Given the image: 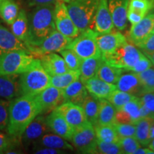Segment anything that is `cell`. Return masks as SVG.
<instances>
[{"instance_id":"cell-1","label":"cell","mask_w":154,"mask_h":154,"mask_svg":"<svg viewBox=\"0 0 154 154\" xmlns=\"http://www.w3.org/2000/svg\"><path fill=\"white\" fill-rule=\"evenodd\" d=\"M40 114L41 109L35 96L22 95L11 100L7 132L21 138L26 127Z\"/></svg>"},{"instance_id":"cell-2","label":"cell","mask_w":154,"mask_h":154,"mask_svg":"<svg viewBox=\"0 0 154 154\" xmlns=\"http://www.w3.org/2000/svg\"><path fill=\"white\" fill-rule=\"evenodd\" d=\"M54 11V5L37 6L27 14L29 29V43L27 49L32 46L38 45L56 30Z\"/></svg>"},{"instance_id":"cell-3","label":"cell","mask_w":154,"mask_h":154,"mask_svg":"<svg viewBox=\"0 0 154 154\" xmlns=\"http://www.w3.org/2000/svg\"><path fill=\"white\" fill-rule=\"evenodd\" d=\"M51 86V76L42 66L39 59L32 68L19 75L20 96H36Z\"/></svg>"},{"instance_id":"cell-4","label":"cell","mask_w":154,"mask_h":154,"mask_svg":"<svg viewBox=\"0 0 154 154\" xmlns=\"http://www.w3.org/2000/svg\"><path fill=\"white\" fill-rule=\"evenodd\" d=\"M36 58L27 51L14 50L0 55V76L21 74L37 62Z\"/></svg>"},{"instance_id":"cell-5","label":"cell","mask_w":154,"mask_h":154,"mask_svg":"<svg viewBox=\"0 0 154 154\" xmlns=\"http://www.w3.org/2000/svg\"><path fill=\"white\" fill-rule=\"evenodd\" d=\"M99 1L72 0L66 5L69 14L80 32L94 28V19Z\"/></svg>"},{"instance_id":"cell-6","label":"cell","mask_w":154,"mask_h":154,"mask_svg":"<svg viewBox=\"0 0 154 154\" xmlns=\"http://www.w3.org/2000/svg\"><path fill=\"white\" fill-rule=\"evenodd\" d=\"M143 54L136 46L126 42L113 53L101 56L106 63L128 71L138 63Z\"/></svg>"},{"instance_id":"cell-7","label":"cell","mask_w":154,"mask_h":154,"mask_svg":"<svg viewBox=\"0 0 154 154\" xmlns=\"http://www.w3.org/2000/svg\"><path fill=\"white\" fill-rule=\"evenodd\" d=\"M96 32L88 29L80 32L71 41L66 49L74 51L82 60L91 57H101V53L96 42Z\"/></svg>"},{"instance_id":"cell-8","label":"cell","mask_w":154,"mask_h":154,"mask_svg":"<svg viewBox=\"0 0 154 154\" xmlns=\"http://www.w3.org/2000/svg\"><path fill=\"white\" fill-rule=\"evenodd\" d=\"M70 141L80 153H96L97 137L94 126L88 121L74 130Z\"/></svg>"},{"instance_id":"cell-9","label":"cell","mask_w":154,"mask_h":154,"mask_svg":"<svg viewBox=\"0 0 154 154\" xmlns=\"http://www.w3.org/2000/svg\"><path fill=\"white\" fill-rule=\"evenodd\" d=\"M72 40L56 29L38 45L29 47L28 51L34 57L38 58L46 54L59 52L66 49Z\"/></svg>"},{"instance_id":"cell-10","label":"cell","mask_w":154,"mask_h":154,"mask_svg":"<svg viewBox=\"0 0 154 154\" xmlns=\"http://www.w3.org/2000/svg\"><path fill=\"white\" fill-rule=\"evenodd\" d=\"M54 21L56 29L71 39L76 37L80 34L79 29L69 14L66 3L60 0L54 5Z\"/></svg>"},{"instance_id":"cell-11","label":"cell","mask_w":154,"mask_h":154,"mask_svg":"<svg viewBox=\"0 0 154 154\" xmlns=\"http://www.w3.org/2000/svg\"><path fill=\"white\" fill-rule=\"evenodd\" d=\"M50 131L46 122V117L40 114L34 119L26 127L21 136V143L24 149L33 146L43 135Z\"/></svg>"},{"instance_id":"cell-12","label":"cell","mask_w":154,"mask_h":154,"mask_svg":"<svg viewBox=\"0 0 154 154\" xmlns=\"http://www.w3.org/2000/svg\"><path fill=\"white\" fill-rule=\"evenodd\" d=\"M40 109L41 114L49 113L63 103L62 90L49 86L35 96Z\"/></svg>"},{"instance_id":"cell-13","label":"cell","mask_w":154,"mask_h":154,"mask_svg":"<svg viewBox=\"0 0 154 154\" xmlns=\"http://www.w3.org/2000/svg\"><path fill=\"white\" fill-rule=\"evenodd\" d=\"M55 109L74 130L88 122L83 107L80 105L69 101L63 102Z\"/></svg>"},{"instance_id":"cell-14","label":"cell","mask_w":154,"mask_h":154,"mask_svg":"<svg viewBox=\"0 0 154 154\" xmlns=\"http://www.w3.org/2000/svg\"><path fill=\"white\" fill-rule=\"evenodd\" d=\"M154 14H147L140 22L131 25L128 34V38L131 43L137 46L154 32Z\"/></svg>"},{"instance_id":"cell-15","label":"cell","mask_w":154,"mask_h":154,"mask_svg":"<svg viewBox=\"0 0 154 154\" xmlns=\"http://www.w3.org/2000/svg\"><path fill=\"white\" fill-rule=\"evenodd\" d=\"M97 33V32H96ZM96 42L101 55L113 53L127 42L126 37L120 32L96 34Z\"/></svg>"},{"instance_id":"cell-16","label":"cell","mask_w":154,"mask_h":154,"mask_svg":"<svg viewBox=\"0 0 154 154\" xmlns=\"http://www.w3.org/2000/svg\"><path fill=\"white\" fill-rule=\"evenodd\" d=\"M46 122L50 131L59 135L66 140L72 139L74 129L56 109L51 111L46 117Z\"/></svg>"},{"instance_id":"cell-17","label":"cell","mask_w":154,"mask_h":154,"mask_svg":"<svg viewBox=\"0 0 154 154\" xmlns=\"http://www.w3.org/2000/svg\"><path fill=\"white\" fill-rule=\"evenodd\" d=\"M114 27L109 9L108 0H99L95 15L94 30L97 33L106 34L112 32Z\"/></svg>"},{"instance_id":"cell-18","label":"cell","mask_w":154,"mask_h":154,"mask_svg":"<svg viewBox=\"0 0 154 154\" xmlns=\"http://www.w3.org/2000/svg\"><path fill=\"white\" fill-rule=\"evenodd\" d=\"M38 59L42 66L51 76L70 71L63 57L57 52L46 54L38 57Z\"/></svg>"},{"instance_id":"cell-19","label":"cell","mask_w":154,"mask_h":154,"mask_svg":"<svg viewBox=\"0 0 154 154\" xmlns=\"http://www.w3.org/2000/svg\"><path fill=\"white\" fill-rule=\"evenodd\" d=\"M129 0H108L114 26L119 31L124 30L127 26V11Z\"/></svg>"},{"instance_id":"cell-20","label":"cell","mask_w":154,"mask_h":154,"mask_svg":"<svg viewBox=\"0 0 154 154\" xmlns=\"http://www.w3.org/2000/svg\"><path fill=\"white\" fill-rule=\"evenodd\" d=\"M84 84L88 94L98 99H107L111 93L116 89L115 84L106 82L96 76L86 80Z\"/></svg>"},{"instance_id":"cell-21","label":"cell","mask_w":154,"mask_h":154,"mask_svg":"<svg viewBox=\"0 0 154 154\" xmlns=\"http://www.w3.org/2000/svg\"><path fill=\"white\" fill-rule=\"evenodd\" d=\"M19 75L0 76V99L12 100L20 96Z\"/></svg>"},{"instance_id":"cell-22","label":"cell","mask_w":154,"mask_h":154,"mask_svg":"<svg viewBox=\"0 0 154 154\" xmlns=\"http://www.w3.org/2000/svg\"><path fill=\"white\" fill-rule=\"evenodd\" d=\"M14 50L29 51L26 45L19 40L11 31L0 24V55Z\"/></svg>"},{"instance_id":"cell-23","label":"cell","mask_w":154,"mask_h":154,"mask_svg":"<svg viewBox=\"0 0 154 154\" xmlns=\"http://www.w3.org/2000/svg\"><path fill=\"white\" fill-rule=\"evenodd\" d=\"M62 94L63 102L69 101L82 106L88 92L84 82H82L79 79L63 89Z\"/></svg>"},{"instance_id":"cell-24","label":"cell","mask_w":154,"mask_h":154,"mask_svg":"<svg viewBox=\"0 0 154 154\" xmlns=\"http://www.w3.org/2000/svg\"><path fill=\"white\" fill-rule=\"evenodd\" d=\"M116 88L134 96L143 95L140 82L136 73L122 74L116 83Z\"/></svg>"},{"instance_id":"cell-25","label":"cell","mask_w":154,"mask_h":154,"mask_svg":"<svg viewBox=\"0 0 154 154\" xmlns=\"http://www.w3.org/2000/svg\"><path fill=\"white\" fill-rule=\"evenodd\" d=\"M11 29L14 35L27 47L29 43V29L28 16L24 9L19 11L17 18L11 24Z\"/></svg>"},{"instance_id":"cell-26","label":"cell","mask_w":154,"mask_h":154,"mask_svg":"<svg viewBox=\"0 0 154 154\" xmlns=\"http://www.w3.org/2000/svg\"><path fill=\"white\" fill-rule=\"evenodd\" d=\"M36 146H43L49 147L51 149H59L61 151H74V148L66 141V139L61 137L59 135L54 133H47L36 142L33 147Z\"/></svg>"},{"instance_id":"cell-27","label":"cell","mask_w":154,"mask_h":154,"mask_svg":"<svg viewBox=\"0 0 154 154\" xmlns=\"http://www.w3.org/2000/svg\"><path fill=\"white\" fill-rule=\"evenodd\" d=\"M103 61L102 56L83 59L79 68L80 80L84 83L86 80L96 76L98 70Z\"/></svg>"},{"instance_id":"cell-28","label":"cell","mask_w":154,"mask_h":154,"mask_svg":"<svg viewBox=\"0 0 154 154\" xmlns=\"http://www.w3.org/2000/svg\"><path fill=\"white\" fill-rule=\"evenodd\" d=\"M116 109L110 101L106 99H99V112L97 124H112L116 121Z\"/></svg>"},{"instance_id":"cell-29","label":"cell","mask_w":154,"mask_h":154,"mask_svg":"<svg viewBox=\"0 0 154 154\" xmlns=\"http://www.w3.org/2000/svg\"><path fill=\"white\" fill-rule=\"evenodd\" d=\"M153 120L149 118H141L136 124L135 138L141 146H149L151 143V126Z\"/></svg>"},{"instance_id":"cell-30","label":"cell","mask_w":154,"mask_h":154,"mask_svg":"<svg viewBox=\"0 0 154 154\" xmlns=\"http://www.w3.org/2000/svg\"><path fill=\"white\" fill-rule=\"evenodd\" d=\"M124 72L123 69L113 66L103 61L98 70L96 77L109 84H115Z\"/></svg>"},{"instance_id":"cell-31","label":"cell","mask_w":154,"mask_h":154,"mask_svg":"<svg viewBox=\"0 0 154 154\" xmlns=\"http://www.w3.org/2000/svg\"><path fill=\"white\" fill-rule=\"evenodd\" d=\"M82 106L88 122L91 123L93 126L97 124L99 112V99L88 94L83 102Z\"/></svg>"},{"instance_id":"cell-32","label":"cell","mask_w":154,"mask_h":154,"mask_svg":"<svg viewBox=\"0 0 154 154\" xmlns=\"http://www.w3.org/2000/svg\"><path fill=\"white\" fill-rule=\"evenodd\" d=\"M19 11V5L14 0H0V17L7 24L14 22Z\"/></svg>"},{"instance_id":"cell-33","label":"cell","mask_w":154,"mask_h":154,"mask_svg":"<svg viewBox=\"0 0 154 154\" xmlns=\"http://www.w3.org/2000/svg\"><path fill=\"white\" fill-rule=\"evenodd\" d=\"M80 79V71L70 70L61 74L51 76V86L59 89H64L73 82Z\"/></svg>"},{"instance_id":"cell-34","label":"cell","mask_w":154,"mask_h":154,"mask_svg":"<svg viewBox=\"0 0 154 154\" xmlns=\"http://www.w3.org/2000/svg\"><path fill=\"white\" fill-rule=\"evenodd\" d=\"M96 137L107 143H118L119 137L112 124H96L94 126Z\"/></svg>"},{"instance_id":"cell-35","label":"cell","mask_w":154,"mask_h":154,"mask_svg":"<svg viewBox=\"0 0 154 154\" xmlns=\"http://www.w3.org/2000/svg\"><path fill=\"white\" fill-rule=\"evenodd\" d=\"M21 143L20 138L14 137L7 132L0 130V151L7 153L11 150L16 149Z\"/></svg>"},{"instance_id":"cell-36","label":"cell","mask_w":154,"mask_h":154,"mask_svg":"<svg viewBox=\"0 0 154 154\" xmlns=\"http://www.w3.org/2000/svg\"><path fill=\"white\" fill-rule=\"evenodd\" d=\"M136 96L127 92L116 89L113 91L107 100L110 101L116 109L123 107L126 103L135 99Z\"/></svg>"},{"instance_id":"cell-37","label":"cell","mask_w":154,"mask_h":154,"mask_svg":"<svg viewBox=\"0 0 154 154\" xmlns=\"http://www.w3.org/2000/svg\"><path fill=\"white\" fill-rule=\"evenodd\" d=\"M140 106H141V99L140 97L136 96L135 99L126 103L124 106L120 108L129 115L134 124L141 119L140 116Z\"/></svg>"},{"instance_id":"cell-38","label":"cell","mask_w":154,"mask_h":154,"mask_svg":"<svg viewBox=\"0 0 154 154\" xmlns=\"http://www.w3.org/2000/svg\"><path fill=\"white\" fill-rule=\"evenodd\" d=\"M140 82L143 94L154 92V69L151 68L144 72L136 73Z\"/></svg>"},{"instance_id":"cell-39","label":"cell","mask_w":154,"mask_h":154,"mask_svg":"<svg viewBox=\"0 0 154 154\" xmlns=\"http://www.w3.org/2000/svg\"><path fill=\"white\" fill-rule=\"evenodd\" d=\"M64 59L67 66L70 70H79L80 68L82 59L72 49H64L59 52Z\"/></svg>"},{"instance_id":"cell-40","label":"cell","mask_w":154,"mask_h":154,"mask_svg":"<svg viewBox=\"0 0 154 154\" xmlns=\"http://www.w3.org/2000/svg\"><path fill=\"white\" fill-rule=\"evenodd\" d=\"M96 153L101 154H123V151L118 143H107L97 138Z\"/></svg>"},{"instance_id":"cell-41","label":"cell","mask_w":154,"mask_h":154,"mask_svg":"<svg viewBox=\"0 0 154 154\" xmlns=\"http://www.w3.org/2000/svg\"><path fill=\"white\" fill-rule=\"evenodd\" d=\"M118 143L122 149L123 153L126 154H134L136 150L141 147V145L135 136L120 138Z\"/></svg>"},{"instance_id":"cell-42","label":"cell","mask_w":154,"mask_h":154,"mask_svg":"<svg viewBox=\"0 0 154 154\" xmlns=\"http://www.w3.org/2000/svg\"><path fill=\"white\" fill-rule=\"evenodd\" d=\"M11 100L0 99V130L7 132Z\"/></svg>"},{"instance_id":"cell-43","label":"cell","mask_w":154,"mask_h":154,"mask_svg":"<svg viewBox=\"0 0 154 154\" xmlns=\"http://www.w3.org/2000/svg\"><path fill=\"white\" fill-rule=\"evenodd\" d=\"M119 138L135 136L136 134V124H120L115 123L113 124Z\"/></svg>"},{"instance_id":"cell-44","label":"cell","mask_w":154,"mask_h":154,"mask_svg":"<svg viewBox=\"0 0 154 154\" xmlns=\"http://www.w3.org/2000/svg\"><path fill=\"white\" fill-rule=\"evenodd\" d=\"M154 6V0H129L128 8L134 9L148 14Z\"/></svg>"},{"instance_id":"cell-45","label":"cell","mask_w":154,"mask_h":154,"mask_svg":"<svg viewBox=\"0 0 154 154\" xmlns=\"http://www.w3.org/2000/svg\"><path fill=\"white\" fill-rule=\"evenodd\" d=\"M152 66H153V63H152L151 61H150L149 58L143 54V56L140 57V60L138 61V63H136L134 67L128 69V72H132L134 73H140L150 69L151 67H152Z\"/></svg>"},{"instance_id":"cell-46","label":"cell","mask_w":154,"mask_h":154,"mask_svg":"<svg viewBox=\"0 0 154 154\" xmlns=\"http://www.w3.org/2000/svg\"><path fill=\"white\" fill-rule=\"evenodd\" d=\"M136 47L139 48L145 55L153 53L154 51V32Z\"/></svg>"},{"instance_id":"cell-47","label":"cell","mask_w":154,"mask_h":154,"mask_svg":"<svg viewBox=\"0 0 154 154\" xmlns=\"http://www.w3.org/2000/svg\"><path fill=\"white\" fill-rule=\"evenodd\" d=\"M140 98L149 111L150 119L154 121V92L143 94Z\"/></svg>"},{"instance_id":"cell-48","label":"cell","mask_w":154,"mask_h":154,"mask_svg":"<svg viewBox=\"0 0 154 154\" xmlns=\"http://www.w3.org/2000/svg\"><path fill=\"white\" fill-rule=\"evenodd\" d=\"M146 14L136 9L128 8L127 11V19L129 21L131 25L136 24L143 19L146 16Z\"/></svg>"},{"instance_id":"cell-49","label":"cell","mask_w":154,"mask_h":154,"mask_svg":"<svg viewBox=\"0 0 154 154\" xmlns=\"http://www.w3.org/2000/svg\"><path fill=\"white\" fill-rule=\"evenodd\" d=\"M63 151H64L43 146H36L33 149V153L36 154H61L64 153Z\"/></svg>"},{"instance_id":"cell-50","label":"cell","mask_w":154,"mask_h":154,"mask_svg":"<svg viewBox=\"0 0 154 154\" xmlns=\"http://www.w3.org/2000/svg\"><path fill=\"white\" fill-rule=\"evenodd\" d=\"M59 0H25V2L30 7L47 5H55Z\"/></svg>"},{"instance_id":"cell-51","label":"cell","mask_w":154,"mask_h":154,"mask_svg":"<svg viewBox=\"0 0 154 154\" xmlns=\"http://www.w3.org/2000/svg\"><path fill=\"white\" fill-rule=\"evenodd\" d=\"M134 154H154V151L153 150L149 149H142L141 147L139 148L134 152Z\"/></svg>"},{"instance_id":"cell-52","label":"cell","mask_w":154,"mask_h":154,"mask_svg":"<svg viewBox=\"0 0 154 154\" xmlns=\"http://www.w3.org/2000/svg\"><path fill=\"white\" fill-rule=\"evenodd\" d=\"M146 56L149 58V59H150V61H151L152 63H153V66H154V51L153 53L149 54H147Z\"/></svg>"},{"instance_id":"cell-53","label":"cell","mask_w":154,"mask_h":154,"mask_svg":"<svg viewBox=\"0 0 154 154\" xmlns=\"http://www.w3.org/2000/svg\"><path fill=\"white\" fill-rule=\"evenodd\" d=\"M151 140L154 138V121L152 122L151 126Z\"/></svg>"},{"instance_id":"cell-54","label":"cell","mask_w":154,"mask_h":154,"mask_svg":"<svg viewBox=\"0 0 154 154\" xmlns=\"http://www.w3.org/2000/svg\"><path fill=\"white\" fill-rule=\"evenodd\" d=\"M149 147L154 151V138L153 139H152L151 143H150V144L149 145Z\"/></svg>"},{"instance_id":"cell-55","label":"cell","mask_w":154,"mask_h":154,"mask_svg":"<svg viewBox=\"0 0 154 154\" xmlns=\"http://www.w3.org/2000/svg\"><path fill=\"white\" fill-rule=\"evenodd\" d=\"M60 1H62L64 3H69V2H72V0H60Z\"/></svg>"},{"instance_id":"cell-56","label":"cell","mask_w":154,"mask_h":154,"mask_svg":"<svg viewBox=\"0 0 154 154\" xmlns=\"http://www.w3.org/2000/svg\"><path fill=\"white\" fill-rule=\"evenodd\" d=\"M2 152H1V151H0V154H2Z\"/></svg>"},{"instance_id":"cell-57","label":"cell","mask_w":154,"mask_h":154,"mask_svg":"<svg viewBox=\"0 0 154 154\" xmlns=\"http://www.w3.org/2000/svg\"><path fill=\"white\" fill-rule=\"evenodd\" d=\"M153 26H154V19H153Z\"/></svg>"},{"instance_id":"cell-58","label":"cell","mask_w":154,"mask_h":154,"mask_svg":"<svg viewBox=\"0 0 154 154\" xmlns=\"http://www.w3.org/2000/svg\"><path fill=\"white\" fill-rule=\"evenodd\" d=\"M14 1H15V0H14Z\"/></svg>"}]
</instances>
